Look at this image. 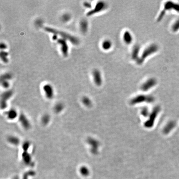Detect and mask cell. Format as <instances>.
<instances>
[{
  "instance_id": "obj_23",
  "label": "cell",
  "mask_w": 179,
  "mask_h": 179,
  "mask_svg": "<svg viewBox=\"0 0 179 179\" xmlns=\"http://www.w3.org/2000/svg\"><path fill=\"white\" fill-rule=\"evenodd\" d=\"M83 103L86 106H90L91 105V102L90 99L87 97H84L82 99Z\"/></svg>"
},
{
  "instance_id": "obj_25",
  "label": "cell",
  "mask_w": 179,
  "mask_h": 179,
  "mask_svg": "<svg viewBox=\"0 0 179 179\" xmlns=\"http://www.w3.org/2000/svg\"><path fill=\"white\" fill-rule=\"evenodd\" d=\"M80 172L83 175L87 176L89 174V170L85 167H82L80 168Z\"/></svg>"
},
{
  "instance_id": "obj_2",
  "label": "cell",
  "mask_w": 179,
  "mask_h": 179,
  "mask_svg": "<svg viewBox=\"0 0 179 179\" xmlns=\"http://www.w3.org/2000/svg\"><path fill=\"white\" fill-rule=\"evenodd\" d=\"M159 47L155 43H152L147 46L144 49L140 55L138 65H141L143 64L145 60L150 57L151 55L155 54L158 51Z\"/></svg>"
},
{
  "instance_id": "obj_4",
  "label": "cell",
  "mask_w": 179,
  "mask_h": 179,
  "mask_svg": "<svg viewBox=\"0 0 179 179\" xmlns=\"http://www.w3.org/2000/svg\"><path fill=\"white\" fill-rule=\"evenodd\" d=\"M157 80L154 78L147 79L141 86V89L143 91H147L156 85Z\"/></svg>"
},
{
  "instance_id": "obj_26",
  "label": "cell",
  "mask_w": 179,
  "mask_h": 179,
  "mask_svg": "<svg viewBox=\"0 0 179 179\" xmlns=\"http://www.w3.org/2000/svg\"><path fill=\"white\" fill-rule=\"evenodd\" d=\"M63 105L62 103L58 104L55 107V110L56 112L58 113L63 110Z\"/></svg>"
},
{
  "instance_id": "obj_33",
  "label": "cell",
  "mask_w": 179,
  "mask_h": 179,
  "mask_svg": "<svg viewBox=\"0 0 179 179\" xmlns=\"http://www.w3.org/2000/svg\"><path fill=\"white\" fill-rule=\"evenodd\" d=\"M58 35H56V34H54L53 35V36L52 37L53 40H58Z\"/></svg>"
},
{
  "instance_id": "obj_24",
  "label": "cell",
  "mask_w": 179,
  "mask_h": 179,
  "mask_svg": "<svg viewBox=\"0 0 179 179\" xmlns=\"http://www.w3.org/2000/svg\"><path fill=\"white\" fill-rule=\"evenodd\" d=\"M172 29L173 32H177L179 30V19L173 24L172 27Z\"/></svg>"
},
{
  "instance_id": "obj_7",
  "label": "cell",
  "mask_w": 179,
  "mask_h": 179,
  "mask_svg": "<svg viewBox=\"0 0 179 179\" xmlns=\"http://www.w3.org/2000/svg\"><path fill=\"white\" fill-rule=\"evenodd\" d=\"M92 76L96 85L97 86H100L102 83V76L100 71L97 69H94L92 72Z\"/></svg>"
},
{
  "instance_id": "obj_22",
  "label": "cell",
  "mask_w": 179,
  "mask_h": 179,
  "mask_svg": "<svg viewBox=\"0 0 179 179\" xmlns=\"http://www.w3.org/2000/svg\"><path fill=\"white\" fill-rule=\"evenodd\" d=\"M12 76L9 73H6L3 74L1 76V82L4 80H11L12 78Z\"/></svg>"
},
{
  "instance_id": "obj_12",
  "label": "cell",
  "mask_w": 179,
  "mask_h": 179,
  "mask_svg": "<svg viewBox=\"0 0 179 179\" xmlns=\"http://www.w3.org/2000/svg\"><path fill=\"white\" fill-rule=\"evenodd\" d=\"M123 40L127 45H130L133 41V37L130 32L129 30H126L123 34Z\"/></svg>"
},
{
  "instance_id": "obj_27",
  "label": "cell",
  "mask_w": 179,
  "mask_h": 179,
  "mask_svg": "<svg viewBox=\"0 0 179 179\" xmlns=\"http://www.w3.org/2000/svg\"><path fill=\"white\" fill-rule=\"evenodd\" d=\"M49 119H50V117H49V116L47 115H44L42 118V122H43V123L44 124H47L49 122Z\"/></svg>"
},
{
  "instance_id": "obj_28",
  "label": "cell",
  "mask_w": 179,
  "mask_h": 179,
  "mask_svg": "<svg viewBox=\"0 0 179 179\" xmlns=\"http://www.w3.org/2000/svg\"><path fill=\"white\" fill-rule=\"evenodd\" d=\"M30 145V143L29 142H24L22 145V148L24 150V151H27V150L29 149Z\"/></svg>"
},
{
  "instance_id": "obj_18",
  "label": "cell",
  "mask_w": 179,
  "mask_h": 179,
  "mask_svg": "<svg viewBox=\"0 0 179 179\" xmlns=\"http://www.w3.org/2000/svg\"><path fill=\"white\" fill-rule=\"evenodd\" d=\"M6 116L10 120H13L17 116V112L14 109H11L6 112Z\"/></svg>"
},
{
  "instance_id": "obj_19",
  "label": "cell",
  "mask_w": 179,
  "mask_h": 179,
  "mask_svg": "<svg viewBox=\"0 0 179 179\" xmlns=\"http://www.w3.org/2000/svg\"><path fill=\"white\" fill-rule=\"evenodd\" d=\"M8 142L14 145H18L20 143L19 139L16 136H10L8 138Z\"/></svg>"
},
{
  "instance_id": "obj_16",
  "label": "cell",
  "mask_w": 179,
  "mask_h": 179,
  "mask_svg": "<svg viewBox=\"0 0 179 179\" xmlns=\"http://www.w3.org/2000/svg\"><path fill=\"white\" fill-rule=\"evenodd\" d=\"M101 47L103 50L108 51L112 47V41L109 40H105L102 42Z\"/></svg>"
},
{
  "instance_id": "obj_3",
  "label": "cell",
  "mask_w": 179,
  "mask_h": 179,
  "mask_svg": "<svg viewBox=\"0 0 179 179\" xmlns=\"http://www.w3.org/2000/svg\"><path fill=\"white\" fill-rule=\"evenodd\" d=\"M107 7L108 4L105 1H98L94 7L87 13L86 15L87 16H91L95 14L103 11L107 8Z\"/></svg>"
},
{
  "instance_id": "obj_15",
  "label": "cell",
  "mask_w": 179,
  "mask_h": 179,
  "mask_svg": "<svg viewBox=\"0 0 179 179\" xmlns=\"http://www.w3.org/2000/svg\"><path fill=\"white\" fill-rule=\"evenodd\" d=\"M88 22L87 20L83 19L80 22V29L83 33H86L88 29Z\"/></svg>"
},
{
  "instance_id": "obj_31",
  "label": "cell",
  "mask_w": 179,
  "mask_h": 179,
  "mask_svg": "<svg viewBox=\"0 0 179 179\" xmlns=\"http://www.w3.org/2000/svg\"><path fill=\"white\" fill-rule=\"evenodd\" d=\"M84 6L85 8H92V5L91 4L88 2H85L83 3Z\"/></svg>"
},
{
  "instance_id": "obj_1",
  "label": "cell",
  "mask_w": 179,
  "mask_h": 179,
  "mask_svg": "<svg viewBox=\"0 0 179 179\" xmlns=\"http://www.w3.org/2000/svg\"><path fill=\"white\" fill-rule=\"evenodd\" d=\"M44 29L45 31L48 33H51V34L53 35L56 34L57 35H60L62 38L66 40H68L71 42L72 44L75 45H77L80 43V41L78 38L65 32L59 31L57 29H55L54 28L49 27H44Z\"/></svg>"
},
{
  "instance_id": "obj_17",
  "label": "cell",
  "mask_w": 179,
  "mask_h": 179,
  "mask_svg": "<svg viewBox=\"0 0 179 179\" xmlns=\"http://www.w3.org/2000/svg\"><path fill=\"white\" fill-rule=\"evenodd\" d=\"M22 158L24 163L27 165H29L31 163V157L27 151H24L22 155Z\"/></svg>"
},
{
  "instance_id": "obj_5",
  "label": "cell",
  "mask_w": 179,
  "mask_h": 179,
  "mask_svg": "<svg viewBox=\"0 0 179 179\" xmlns=\"http://www.w3.org/2000/svg\"><path fill=\"white\" fill-rule=\"evenodd\" d=\"M67 40L64 39H58L57 40V43L61 46V51L62 52V54L64 57H67L69 53V46L66 42Z\"/></svg>"
},
{
  "instance_id": "obj_21",
  "label": "cell",
  "mask_w": 179,
  "mask_h": 179,
  "mask_svg": "<svg viewBox=\"0 0 179 179\" xmlns=\"http://www.w3.org/2000/svg\"><path fill=\"white\" fill-rule=\"evenodd\" d=\"M71 15L69 13H66L63 14L61 17V20L64 22H67L70 21L71 19Z\"/></svg>"
},
{
  "instance_id": "obj_29",
  "label": "cell",
  "mask_w": 179,
  "mask_h": 179,
  "mask_svg": "<svg viewBox=\"0 0 179 179\" xmlns=\"http://www.w3.org/2000/svg\"><path fill=\"white\" fill-rule=\"evenodd\" d=\"M1 82V85L3 86V87L5 88H8L9 87L10 85V84L7 80H4Z\"/></svg>"
},
{
  "instance_id": "obj_13",
  "label": "cell",
  "mask_w": 179,
  "mask_h": 179,
  "mask_svg": "<svg viewBox=\"0 0 179 179\" xmlns=\"http://www.w3.org/2000/svg\"><path fill=\"white\" fill-rule=\"evenodd\" d=\"M19 121L21 123V125L26 129H29L30 127V124L29 121L27 117L23 114H21L19 116Z\"/></svg>"
},
{
  "instance_id": "obj_32",
  "label": "cell",
  "mask_w": 179,
  "mask_h": 179,
  "mask_svg": "<svg viewBox=\"0 0 179 179\" xmlns=\"http://www.w3.org/2000/svg\"><path fill=\"white\" fill-rule=\"evenodd\" d=\"M35 24H36V25L37 26H38L39 27H41L42 24V20H37L36 21V22H35Z\"/></svg>"
},
{
  "instance_id": "obj_14",
  "label": "cell",
  "mask_w": 179,
  "mask_h": 179,
  "mask_svg": "<svg viewBox=\"0 0 179 179\" xmlns=\"http://www.w3.org/2000/svg\"><path fill=\"white\" fill-rule=\"evenodd\" d=\"M176 123L174 121H170V122H169L164 127L163 132L166 134L170 133V132L174 129Z\"/></svg>"
},
{
  "instance_id": "obj_10",
  "label": "cell",
  "mask_w": 179,
  "mask_h": 179,
  "mask_svg": "<svg viewBox=\"0 0 179 179\" xmlns=\"http://www.w3.org/2000/svg\"><path fill=\"white\" fill-rule=\"evenodd\" d=\"M154 98L151 96H145L144 95H140L135 97L134 98L131 102L133 103H137L138 102H144V101L148 102H151L153 101Z\"/></svg>"
},
{
  "instance_id": "obj_6",
  "label": "cell",
  "mask_w": 179,
  "mask_h": 179,
  "mask_svg": "<svg viewBox=\"0 0 179 179\" xmlns=\"http://www.w3.org/2000/svg\"><path fill=\"white\" fill-rule=\"evenodd\" d=\"M140 50H141V47L138 44H136L134 46L131 51V59L136 62L138 64L139 61L140 57Z\"/></svg>"
},
{
  "instance_id": "obj_11",
  "label": "cell",
  "mask_w": 179,
  "mask_h": 179,
  "mask_svg": "<svg viewBox=\"0 0 179 179\" xmlns=\"http://www.w3.org/2000/svg\"><path fill=\"white\" fill-rule=\"evenodd\" d=\"M171 9L174 10V11L179 12V4H175L172 1H167L165 3L163 10L166 12V11H170Z\"/></svg>"
},
{
  "instance_id": "obj_8",
  "label": "cell",
  "mask_w": 179,
  "mask_h": 179,
  "mask_svg": "<svg viewBox=\"0 0 179 179\" xmlns=\"http://www.w3.org/2000/svg\"><path fill=\"white\" fill-rule=\"evenodd\" d=\"M13 92L11 90L6 91L1 95V108H6V101L12 96Z\"/></svg>"
},
{
  "instance_id": "obj_20",
  "label": "cell",
  "mask_w": 179,
  "mask_h": 179,
  "mask_svg": "<svg viewBox=\"0 0 179 179\" xmlns=\"http://www.w3.org/2000/svg\"><path fill=\"white\" fill-rule=\"evenodd\" d=\"M8 52L5 51H1L0 53V58L1 60L4 63H7L8 62Z\"/></svg>"
},
{
  "instance_id": "obj_9",
  "label": "cell",
  "mask_w": 179,
  "mask_h": 179,
  "mask_svg": "<svg viewBox=\"0 0 179 179\" xmlns=\"http://www.w3.org/2000/svg\"><path fill=\"white\" fill-rule=\"evenodd\" d=\"M43 91L46 97L49 99H52L54 96V91L53 87L51 85L47 84L44 85L43 87Z\"/></svg>"
},
{
  "instance_id": "obj_30",
  "label": "cell",
  "mask_w": 179,
  "mask_h": 179,
  "mask_svg": "<svg viewBox=\"0 0 179 179\" xmlns=\"http://www.w3.org/2000/svg\"><path fill=\"white\" fill-rule=\"evenodd\" d=\"M0 47H1V51H4L5 49H6L7 48V46L6 44H5V43L3 42H1V45H0Z\"/></svg>"
}]
</instances>
